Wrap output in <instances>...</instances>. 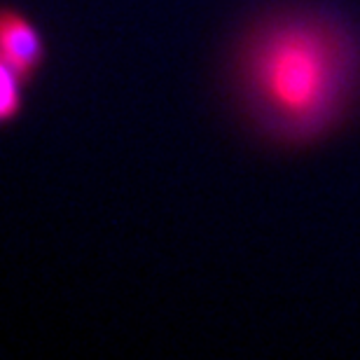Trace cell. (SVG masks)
<instances>
[{
  "instance_id": "obj_1",
  "label": "cell",
  "mask_w": 360,
  "mask_h": 360,
  "mask_svg": "<svg viewBox=\"0 0 360 360\" xmlns=\"http://www.w3.org/2000/svg\"><path fill=\"white\" fill-rule=\"evenodd\" d=\"M229 82L241 115L264 141L314 146L360 101V35L326 7H276L243 31Z\"/></svg>"
},
{
  "instance_id": "obj_2",
  "label": "cell",
  "mask_w": 360,
  "mask_h": 360,
  "mask_svg": "<svg viewBox=\"0 0 360 360\" xmlns=\"http://www.w3.org/2000/svg\"><path fill=\"white\" fill-rule=\"evenodd\" d=\"M0 56L24 77L26 84L35 82L49 56L47 38L38 21L10 3H0Z\"/></svg>"
},
{
  "instance_id": "obj_3",
  "label": "cell",
  "mask_w": 360,
  "mask_h": 360,
  "mask_svg": "<svg viewBox=\"0 0 360 360\" xmlns=\"http://www.w3.org/2000/svg\"><path fill=\"white\" fill-rule=\"evenodd\" d=\"M26 89L24 77L0 56V129L12 127L24 115Z\"/></svg>"
}]
</instances>
